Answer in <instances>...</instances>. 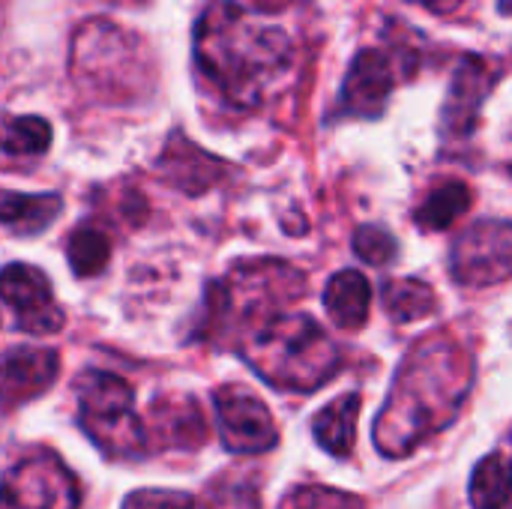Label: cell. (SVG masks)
Wrapping results in <instances>:
<instances>
[{"label":"cell","instance_id":"1","mask_svg":"<svg viewBox=\"0 0 512 509\" xmlns=\"http://www.w3.org/2000/svg\"><path fill=\"white\" fill-rule=\"evenodd\" d=\"M195 60L234 108L270 102L294 69V42L279 24L234 0H216L195 24Z\"/></svg>","mask_w":512,"mask_h":509},{"label":"cell","instance_id":"2","mask_svg":"<svg viewBox=\"0 0 512 509\" xmlns=\"http://www.w3.org/2000/svg\"><path fill=\"white\" fill-rule=\"evenodd\" d=\"M468 354L444 336H426L402 363L393 393L375 420V444L387 456H405L444 429L471 387Z\"/></svg>","mask_w":512,"mask_h":509},{"label":"cell","instance_id":"3","mask_svg":"<svg viewBox=\"0 0 512 509\" xmlns=\"http://www.w3.org/2000/svg\"><path fill=\"white\" fill-rule=\"evenodd\" d=\"M246 363L276 390H318L339 369V351L306 315H273L240 345Z\"/></svg>","mask_w":512,"mask_h":509},{"label":"cell","instance_id":"4","mask_svg":"<svg viewBox=\"0 0 512 509\" xmlns=\"http://www.w3.org/2000/svg\"><path fill=\"white\" fill-rule=\"evenodd\" d=\"M78 426L108 459H132L144 453V423L132 411V390L108 372H84L75 381Z\"/></svg>","mask_w":512,"mask_h":509},{"label":"cell","instance_id":"5","mask_svg":"<svg viewBox=\"0 0 512 509\" xmlns=\"http://www.w3.org/2000/svg\"><path fill=\"white\" fill-rule=\"evenodd\" d=\"M138 51V36L111 21L90 18L72 36V69L81 81H90L96 87H117L141 69Z\"/></svg>","mask_w":512,"mask_h":509},{"label":"cell","instance_id":"6","mask_svg":"<svg viewBox=\"0 0 512 509\" xmlns=\"http://www.w3.org/2000/svg\"><path fill=\"white\" fill-rule=\"evenodd\" d=\"M213 300H219L222 312H252V315H279L276 306L291 303L303 297V276L282 264V261H252L240 264L225 285H216L210 291Z\"/></svg>","mask_w":512,"mask_h":509},{"label":"cell","instance_id":"7","mask_svg":"<svg viewBox=\"0 0 512 509\" xmlns=\"http://www.w3.org/2000/svg\"><path fill=\"white\" fill-rule=\"evenodd\" d=\"M453 279L465 288H486L512 279V222H477L453 249Z\"/></svg>","mask_w":512,"mask_h":509},{"label":"cell","instance_id":"8","mask_svg":"<svg viewBox=\"0 0 512 509\" xmlns=\"http://www.w3.org/2000/svg\"><path fill=\"white\" fill-rule=\"evenodd\" d=\"M216 420L222 444L237 456H261L276 447L279 429L270 408L246 387H219L216 396Z\"/></svg>","mask_w":512,"mask_h":509},{"label":"cell","instance_id":"9","mask_svg":"<svg viewBox=\"0 0 512 509\" xmlns=\"http://www.w3.org/2000/svg\"><path fill=\"white\" fill-rule=\"evenodd\" d=\"M3 303L15 315L18 330L30 336H48L63 327V312L54 303L48 279L30 264H9L0 279Z\"/></svg>","mask_w":512,"mask_h":509},{"label":"cell","instance_id":"10","mask_svg":"<svg viewBox=\"0 0 512 509\" xmlns=\"http://www.w3.org/2000/svg\"><path fill=\"white\" fill-rule=\"evenodd\" d=\"M3 509H78L75 480L51 456L27 459L6 477Z\"/></svg>","mask_w":512,"mask_h":509},{"label":"cell","instance_id":"11","mask_svg":"<svg viewBox=\"0 0 512 509\" xmlns=\"http://www.w3.org/2000/svg\"><path fill=\"white\" fill-rule=\"evenodd\" d=\"M393 63L378 48H363L345 75L342 84V111L354 117H378L393 93Z\"/></svg>","mask_w":512,"mask_h":509},{"label":"cell","instance_id":"12","mask_svg":"<svg viewBox=\"0 0 512 509\" xmlns=\"http://www.w3.org/2000/svg\"><path fill=\"white\" fill-rule=\"evenodd\" d=\"M492 84H495V69L489 66V60H483L477 54H465L453 75V84H450V93L444 102V114H441V126L447 135L465 138L474 132L483 99L489 96Z\"/></svg>","mask_w":512,"mask_h":509},{"label":"cell","instance_id":"13","mask_svg":"<svg viewBox=\"0 0 512 509\" xmlns=\"http://www.w3.org/2000/svg\"><path fill=\"white\" fill-rule=\"evenodd\" d=\"M60 372V354L51 348H12L3 357V393L6 408L42 396Z\"/></svg>","mask_w":512,"mask_h":509},{"label":"cell","instance_id":"14","mask_svg":"<svg viewBox=\"0 0 512 509\" xmlns=\"http://www.w3.org/2000/svg\"><path fill=\"white\" fill-rule=\"evenodd\" d=\"M150 435H156L162 447L192 450L207 441V426L195 399L165 396V399H156L150 408Z\"/></svg>","mask_w":512,"mask_h":509},{"label":"cell","instance_id":"15","mask_svg":"<svg viewBox=\"0 0 512 509\" xmlns=\"http://www.w3.org/2000/svg\"><path fill=\"white\" fill-rule=\"evenodd\" d=\"M372 285L360 270H342L327 282L324 309L330 321L342 330H360L369 318Z\"/></svg>","mask_w":512,"mask_h":509},{"label":"cell","instance_id":"16","mask_svg":"<svg viewBox=\"0 0 512 509\" xmlns=\"http://www.w3.org/2000/svg\"><path fill=\"white\" fill-rule=\"evenodd\" d=\"M159 168L165 171V177L177 189H183L189 195H201L204 189H210L216 183L222 165L213 156L201 153L195 144H186L183 138H174L165 147V153L159 159Z\"/></svg>","mask_w":512,"mask_h":509},{"label":"cell","instance_id":"17","mask_svg":"<svg viewBox=\"0 0 512 509\" xmlns=\"http://www.w3.org/2000/svg\"><path fill=\"white\" fill-rule=\"evenodd\" d=\"M357 417H360V396L348 393L336 402H330L315 420H312V432L315 441L321 444V450H327L330 456H351L354 450V438H357Z\"/></svg>","mask_w":512,"mask_h":509},{"label":"cell","instance_id":"18","mask_svg":"<svg viewBox=\"0 0 512 509\" xmlns=\"http://www.w3.org/2000/svg\"><path fill=\"white\" fill-rule=\"evenodd\" d=\"M60 210H63L60 195H48V192H42V195L6 192V195H3V207H0L3 225H6L12 234H24V237L45 231V228L57 219Z\"/></svg>","mask_w":512,"mask_h":509},{"label":"cell","instance_id":"19","mask_svg":"<svg viewBox=\"0 0 512 509\" xmlns=\"http://www.w3.org/2000/svg\"><path fill=\"white\" fill-rule=\"evenodd\" d=\"M471 201H474V195H471V189H468V183H462V180H447V183H441V186H435L429 195H426V201L417 207V225L423 228V231H444V228H450L459 216H465L468 210H471Z\"/></svg>","mask_w":512,"mask_h":509},{"label":"cell","instance_id":"20","mask_svg":"<svg viewBox=\"0 0 512 509\" xmlns=\"http://www.w3.org/2000/svg\"><path fill=\"white\" fill-rule=\"evenodd\" d=\"M512 498V462L507 456H486L471 477L474 509H501Z\"/></svg>","mask_w":512,"mask_h":509},{"label":"cell","instance_id":"21","mask_svg":"<svg viewBox=\"0 0 512 509\" xmlns=\"http://www.w3.org/2000/svg\"><path fill=\"white\" fill-rule=\"evenodd\" d=\"M438 306L435 291L420 279H393L384 285V309L396 321H420Z\"/></svg>","mask_w":512,"mask_h":509},{"label":"cell","instance_id":"22","mask_svg":"<svg viewBox=\"0 0 512 509\" xmlns=\"http://www.w3.org/2000/svg\"><path fill=\"white\" fill-rule=\"evenodd\" d=\"M66 255H69V264H72L75 276L87 279V276H96V273L105 270V264L111 258V243L96 228H78L69 237Z\"/></svg>","mask_w":512,"mask_h":509},{"label":"cell","instance_id":"23","mask_svg":"<svg viewBox=\"0 0 512 509\" xmlns=\"http://www.w3.org/2000/svg\"><path fill=\"white\" fill-rule=\"evenodd\" d=\"M51 144V126L48 120L27 114V117H12L3 132V150L9 156H39Z\"/></svg>","mask_w":512,"mask_h":509},{"label":"cell","instance_id":"24","mask_svg":"<svg viewBox=\"0 0 512 509\" xmlns=\"http://www.w3.org/2000/svg\"><path fill=\"white\" fill-rule=\"evenodd\" d=\"M396 252H399L396 237L387 228H378V225L357 228V234H354V255L363 264H369V267H387L396 258Z\"/></svg>","mask_w":512,"mask_h":509},{"label":"cell","instance_id":"25","mask_svg":"<svg viewBox=\"0 0 512 509\" xmlns=\"http://www.w3.org/2000/svg\"><path fill=\"white\" fill-rule=\"evenodd\" d=\"M285 509H363V501L327 486H303L285 501Z\"/></svg>","mask_w":512,"mask_h":509},{"label":"cell","instance_id":"26","mask_svg":"<svg viewBox=\"0 0 512 509\" xmlns=\"http://www.w3.org/2000/svg\"><path fill=\"white\" fill-rule=\"evenodd\" d=\"M207 509H258L255 486L249 483H231V480H213L207 486Z\"/></svg>","mask_w":512,"mask_h":509},{"label":"cell","instance_id":"27","mask_svg":"<svg viewBox=\"0 0 512 509\" xmlns=\"http://www.w3.org/2000/svg\"><path fill=\"white\" fill-rule=\"evenodd\" d=\"M120 509H195L192 498L183 492H168V489H141L132 492Z\"/></svg>","mask_w":512,"mask_h":509},{"label":"cell","instance_id":"28","mask_svg":"<svg viewBox=\"0 0 512 509\" xmlns=\"http://www.w3.org/2000/svg\"><path fill=\"white\" fill-rule=\"evenodd\" d=\"M408 3L423 6V9H429L435 15H450V12H456L462 6V0H408Z\"/></svg>","mask_w":512,"mask_h":509}]
</instances>
